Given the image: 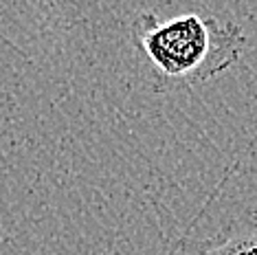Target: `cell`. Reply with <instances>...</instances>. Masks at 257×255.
I'll return each mask as SVG.
<instances>
[{
    "label": "cell",
    "mask_w": 257,
    "mask_h": 255,
    "mask_svg": "<svg viewBox=\"0 0 257 255\" xmlns=\"http://www.w3.org/2000/svg\"><path fill=\"white\" fill-rule=\"evenodd\" d=\"M130 40L150 62L161 88L209 82L235 66L246 46L239 25L202 14L159 20L152 11H141L130 27Z\"/></svg>",
    "instance_id": "obj_1"
},
{
    "label": "cell",
    "mask_w": 257,
    "mask_h": 255,
    "mask_svg": "<svg viewBox=\"0 0 257 255\" xmlns=\"http://www.w3.org/2000/svg\"><path fill=\"white\" fill-rule=\"evenodd\" d=\"M194 255H257V227L231 233L224 240L200 244Z\"/></svg>",
    "instance_id": "obj_2"
}]
</instances>
